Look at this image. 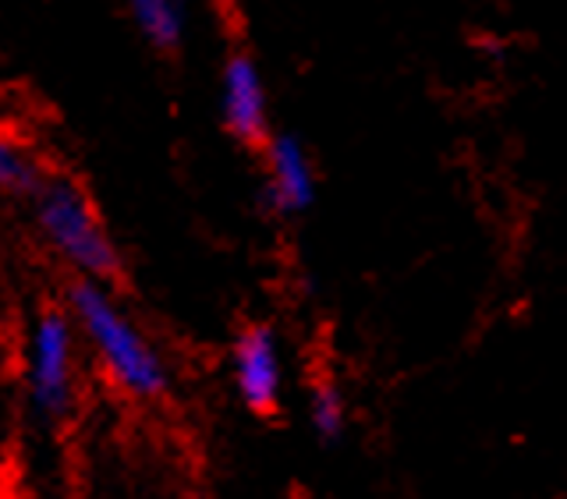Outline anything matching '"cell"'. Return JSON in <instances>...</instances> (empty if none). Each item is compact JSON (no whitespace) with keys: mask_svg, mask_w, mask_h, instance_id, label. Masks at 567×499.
<instances>
[{"mask_svg":"<svg viewBox=\"0 0 567 499\" xmlns=\"http://www.w3.org/2000/svg\"><path fill=\"white\" fill-rule=\"evenodd\" d=\"M0 188L4 191H40V167L32 164L22 142L0 132Z\"/></svg>","mask_w":567,"mask_h":499,"instance_id":"obj_8","label":"cell"},{"mask_svg":"<svg viewBox=\"0 0 567 499\" xmlns=\"http://www.w3.org/2000/svg\"><path fill=\"white\" fill-rule=\"evenodd\" d=\"M235 386H238V397L252 407V412L266 415L277 407L280 386H284V368H280V344H277L274 330L252 326L238 336Z\"/></svg>","mask_w":567,"mask_h":499,"instance_id":"obj_4","label":"cell"},{"mask_svg":"<svg viewBox=\"0 0 567 499\" xmlns=\"http://www.w3.org/2000/svg\"><path fill=\"white\" fill-rule=\"evenodd\" d=\"M35 220H40L47 241L89 280H106L117 270L114 245L75 181L58 177V181L40 185V191H35Z\"/></svg>","mask_w":567,"mask_h":499,"instance_id":"obj_2","label":"cell"},{"mask_svg":"<svg viewBox=\"0 0 567 499\" xmlns=\"http://www.w3.org/2000/svg\"><path fill=\"white\" fill-rule=\"evenodd\" d=\"M0 499H11V496H8V492H0Z\"/></svg>","mask_w":567,"mask_h":499,"instance_id":"obj_10","label":"cell"},{"mask_svg":"<svg viewBox=\"0 0 567 499\" xmlns=\"http://www.w3.org/2000/svg\"><path fill=\"white\" fill-rule=\"evenodd\" d=\"M266 167H270V185H266V206L291 217L306 212L316 199L312 164L295 135H277L266 146Z\"/></svg>","mask_w":567,"mask_h":499,"instance_id":"obj_6","label":"cell"},{"mask_svg":"<svg viewBox=\"0 0 567 499\" xmlns=\"http://www.w3.org/2000/svg\"><path fill=\"white\" fill-rule=\"evenodd\" d=\"M309 422H312V429L323 436L327 443L341 439L344 422H348V407H344L341 389L330 386V383H319L312 389V397H309Z\"/></svg>","mask_w":567,"mask_h":499,"instance_id":"obj_9","label":"cell"},{"mask_svg":"<svg viewBox=\"0 0 567 499\" xmlns=\"http://www.w3.org/2000/svg\"><path fill=\"white\" fill-rule=\"evenodd\" d=\"M71 312H75L89 344L96 347L106 376H111L124 394L142 397V401L164 394L167 368L159 362V354L150 347L146 336L132 326V319L117 309V301L106 294L96 280H82L71 288Z\"/></svg>","mask_w":567,"mask_h":499,"instance_id":"obj_1","label":"cell"},{"mask_svg":"<svg viewBox=\"0 0 567 499\" xmlns=\"http://www.w3.org/2000/svg\"><path fill=\"white\" fill-rule=\"evenodd\" d=\"M220 111L227 132L256 146L270 132V114H266V89L259 79V67L252 58L235 53L224 67V85H220Z\"/></svg>","mask_w":567,"mask_h":499,"instance_id":"obj_5","label":"cell"},{"mask_svg":"<svg viewBox=\"0 0 567 499\" xmlns=\"http://www.w3.org/2000/svg\"><path fill=\"white\" fill-rule=\"evenodd\" d=\"M29 389H32L35 407H40L47 418H64L71 412V389H75V341H71V323L58 312H47L32 330Z\"/></svg>","mask_w":567,"mask_h":499,"instance_id":"obj_3","label":"cell"},{"mask_svg":"<svg viewBox=\"0 0 567 499\" xmlns=\"http://www.w3.org/2000/svg\"><path fill=\"white\" fill-rule=\"evenodd\" d=\"M128 11L135 18L138 32L159 50H171L182 43L188 8L185 0H128Z\"/></svg>","mask_w":567,"mask_h":499,"instance_id":"obj_7","label":"cell"}]
</instances>
